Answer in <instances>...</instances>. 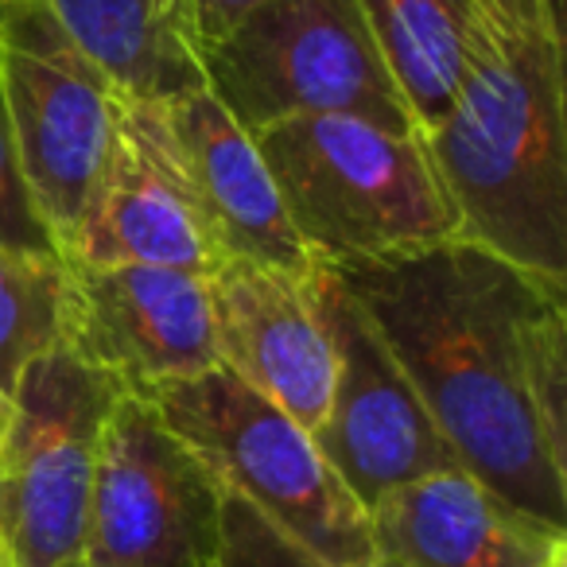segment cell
<instances>
[{
	"mask_svg": "<svg viewBox=\"0 0 567 567\" xmlns=\"http://www.w3.org/2000/svg\"><path fill=\"white\" fill-rule=\"evenodd\" d=\"M327 272L370 319L458 466L567 533L564 284L463 237Z\"/></svg>",
	"mask_w": 567,
	"mask_h": 567,
	"instance_id": "6da1fadb",
	"label": "cell"
},
{
	"mask_svg": "<svg viewBox=\"0 0 567 567\" xmlns=\"http://www.w3.org/2000/svg\"><path fill=\"white\" fill-rule=\"evenodd\" d=\"M420 136L458 214V237L567 284L559 17L520 20L497 0H474L458 94Z\"/></svg>",
	"mask_w": 567,
	"mask_h": 567,
	"instance_id": "7a4b0ae2",
	"label": "cell"
},
{
	"mask_svg": "<svg viewBox=\"0 0 567 567\" xmlns=\"http://www.w3.org/2000/svg\"><path fill=\"white\" fill-rule=\"evenodd\" d=\"M252 141L316 265H358L458 237L420 128L334 113L284 121Z\"/></svg>",
	"mask_w": 567,
	"mask_h": 567,
	"instance_id": "3957f363",
	"label": "cell"
},
{
	"mask_svg": "<svg viewBox=\"0 0 567 567\" xmlns=\"http://www.w3.org/2000/svg\"><path fill=\"white\" fill-rule=\"evenodd\" d=\"M141 396L203 458L221 489L249 502L311 556L331 567L373 564L378 548L365 509L327 466L311 432L257 389L214 365Z\"/></svg>",
	"mask_w": 567,
	"mask_h": 567,
	"instance_id": "277c9868",
	"label": "cell"
},
{
	"mask_svg": "<svg viewBox=\"0 0 567 567\" xmlns=\"http://www.w3.org/2000/svg\"><path fill=\"white\" fill-rule=\"evenodd\" d=\"M198 63L206 90L252 136L334 113L416 128L358 0H260Z\"/></svg>",
	"mask_w": 567,
	"mask_h": 567,
	"instance_id": "5b68a950",
	"label": "cell"
},
{
	"mask_svg": "<svg viewBox=\"0 0 567 567\" xmlns=\"http://www.w3.org/2000/svg\"><path fill=\"white\" fill-rule=\"evenodd\" d=\"M125 389L71 350L20 373L0 435V556L9 567H74L105 420Z\"/></svg>",
	"mask_w": 567,
	"mask_h": 567,
	"instance_id": "8992f818",
	"label": "cell"
},
{
	"mask_svg": "<svg viewBox=\"0 0 567 567\" xmlns=\"http://www.w3.org/2000/svg\"><path fill=\"white\" fill-rule=\"evenodd\" d=\"M0 97L55 245L71 237L117 133L121 90L79 51L43 0L0 4Z\"/></svg>",
	"mask_w": 567,
	"mask_h": 567,
	"instance_id": "52a82bcc",
	"label": "cell"
},
{
	"mask_svg": "<svg viewBox=\"0 0 567 567\" xmlns=\"http://www.w3.org/2000/svg\"><path fill=\"white\" fill-rule=\"evenodd\" d=\"M226 489L164 424L121 393L105 420L90 489L82 567H214Z\"/></svg>",
	"mask_w": 567,
	"mask_h": 567,
	"instance_id": "ba28073f",
	"label": "cell"
},
{
	"mask_svg": "<svg viewBox=\"0 0 567 567\" xmlns=\"http://www.w3.org/2000/svg\"><path fill=\"white\" fill-rule=\"evenodd\" d=\"M316 288L334 347V385L311 440L370 517L393 489L463 466L370 319L323 265L316 268Z\"/></svg>",
	"mask_w": 567,
	"mask_h": 567,
	"instance_id": "9c48e42d",
	"label": "cell"
},
{
	"mask_svg": "<svg viewBox=\"0 0 567 567\" xmlns=\"http://www.w3.org/2000/svg\"><path fill=\"white\" fill-rule=\"evenodd\" d=\"M59 347L125 393L198 378L218 365L210 284L183 268L63 260Z\"/></svg>",
	"mask_w": 567,
	"mask_h": 567,
	"instance_id": "30bf717a",
	"label": "cell"
},
{
	"mask_svg": "<svg viewBox=\"0 0 567 567\" xmlns=\"http://www.w3.org/2000/svg\"><path fill=\"white\" fill-rule=\"evenodd\" d=\"M59 257L79 265H159L203 276L221 265L183 167L167 105L121 97L110 159Z\"/></svg>",
	"mask_w": 567,
	"mask_h": 567,
	"instance_id": "8fae6325",
	"label": "cell"
},
{
	"mask_svg": "<svg viewBox=\"0 0 567 567\" xmlns=\"http://www.w3.org/2000/svg\"><path fill=\"white\" fill-rule=\"evenodd\" d=\"M206 284L218 365L288 412L303 432H316L334 385V347L316 272L221 260Z\"/></svg>",
	"mask_w": 567,
	"mask_h": 567,
	"instance_id": "7c38bea8",
	"label": "cell"
},
{
	"mask_svg": "<svg viewBox=\"0 0 567 567\" xmlns=\"http://www.w3.org/2000/svg\"><path fill=\"white\" fill-rule=\"evenodd\" d=\"M378 556L404 567H548L567 533L520 513L466 471H440L370 509Z\"/></svg>",
	"mask_w": 567,
	"mask_h": 567,
	"instance_id": "4fadbf2b",
	"label": "cell"
},
{
	"mask_svg": "<svg viewBox=\"0 0 567 567\" xmlns=\"http://www.w3.org/2000/svg\"><path fill=\"white\" fill-rule=\"evenodd\" d=\"M167 121L221 260L316 272L319 265L284 214L257 141L229 117L226 105L210 90H195L167 102Z\"/></svg>",
	"mask_w": 567,
	"mask_h": 567,
	"instance_id": "5bb4252c",
	"label": "cell"
},
{
	"mask_svg": "<svg viewBox=\"0 0 567 567\" xmlns=\"http://www.w3.org/2000/svg\"><path fill=\"white\" fill-rule=\"evenodd\" d=\"M79 51L141 102H175L206 90L187 0H43Z\"/></svg>",
	"mask_w": 567,
	"mask_h": 567,
	"instance_id": "9a60e30c",
	"label": "cell"
},
{
	"mask_svg": "<svg viewBox=\"0 0 567 567\" xmlns=\"http://www.w3.org/2000/svg\"><path fill=\"white\" fill-rule=\"evenodd\" d=\"M416 128L443 121L471 51L474 0H358Z\"/></svg>",
	"mask_w": 567,
	"mask_h": 567,
	"instance_id": "2e32d148",
	"label": "cell"
},
{
	"mask_svg": "<svg viewBox=\"0 0 567 567\" xmlns=\"http://www.w3.org/2000/svg\"><path fill=\"white\" fill-rule=\"evenodd\" d=\"M63 334V257L0 249V385L12 396L35 358Z\"/></svg>",
	"mask_w": 567,
	"mask_h": 567,
	"instance_id": "e0dca14e",
	"label": "cell"
},
{
	"mask_svg": "<svg viewBox=\"0 0 567 567\" xmlns=\"http://www.w3.org/2000/svg\"><path fill=\"white\" fill-rule=\"evenodd\" d=\"M214 567H331L319 556H311L303 544H296L288 533L260 517L249 502L226 489L221 502V548Z\"/></svg>",
	"mask_w": 567,
	"mask_h": 567,
	"instance_id": "ac0fdd59",
	"label": "cell"
},
{
	"mask_svg": "<svg viewBox=\"0 0 567 567\" xmlns=\"http://www.w3.org/2000/svg\"><path fill=\"white\" fill-rule=\"evenodd\" d=\"M0 249L59 257L55 237L35 210L32 187H28L24 164H20L17 141H12L9 113H4V97H0Z\"/></svg>",
	"mask_w": 567,
	"mask_h": 567,
	"instance_id": "d6986e66",
	"label": "cell"
},
{
	"mask_svg": "<svg viewBox=\"0 0 567 567\" xmlns=\"http://www.w3.org/2000/svg\"><path fill=\"white\" fill-rule=\"evenodd\" d=\"M257 4L260 0H187V28L195 48H210L214 40H221Z\"/></svg>",
	"mask_w": 567,
	"mask_h": 567,
	"instance_id": "ffe728a7",
	"label": "cell"
},
{
	"mask_svg": "<svg viewBox=\"0 0 567 567\" xmlns=\"http://www.w3.org/2000/svg\"><path fill=\"white\" fill-rule=\"evenodd\" d=\"M502 9H509L520 20H548L559 17V0H497Z\"/></svg>",
	"mask_w": 567,
	"mask_h": 567,
	"instance_id": "44dd1931",
	"label": "cell"
},
{
	"mask_svg": "<svg viewBox=\"0 0 567 567\" xmlns=\"http://www.w3.org/2000/svg\"><path fill=\"white\" fill-rule=\"evenodd\" d=\"M9 409H12V396L0 385V435H4V424H9Z\"/></svg>",
	"mask_w": 567,
	"mask_h": 567,
	"instance_id": "7402d4cb",
	"label": "cell"
},
{
	"mask_svg": "<svg viewBox=\"0 0 567 567\" xmlns=\"http://www.w3.org/2000/svg\"><path fill=\"white\" fill-rule=\"evenodd\" d=\"M370 567H404V564H396V559H385V556H373Z\"/></svg>",
	"mask_w": 567,
	"mask_h": 567,
	"instance_id": "603a6c76",
	"label": "cell"
},
{
	"mask_svg": "<svg viewBox=\"0 0 567 567\" xmlns=\"http://www.w3.org/2000/svg\"><path fill=\"white\" fill-rule=\"evenodd\" d=\"M548 567H567V556H559L556 564H548Z\"/></svg>",
	"mask_w": 567,
	"mask_h": 567,
	"instance_id": "cb8c5ba5",
	"label": "cell"
},
{
	"mask_svg": "<svg viewBox=\"0 0 567 567\" xmlns=\"http://www.w3.org/2000/svg\"><path fill=\"white\" fill-rule=\"evenodd\" d=\"M0 4H20V0H0Z\"/></svg>",
	"mask_w": 567,
	"mask_h": 567,
	"instance_id": "d4e9b609",
	"label": "cell"
},
{
	"mask_svg": "<svg viewBox=\"0 0 567 567\" xmlns=\"http://www.w3.org/2000/svg\"><path fill=\"white\" fill-rule=\"evenodd\" d=\"M0 567H9V559H4V556H0Z\"/></svg>",
	"mask_w": 567,
	"mask_h": 567,
	"instance_id": "484cf974",
	"label": "cell"
},
{
	"mask_svg": "<svg viewBox=\"0 0 567 567\" xmlns=\"http://www.w3.org/2000/svg\"><path fill=\"white\" fill-rule=\"evenodd\" d=\"M74 567H82V564H74Z\"/></svg>",
	"mask_w": 567,
	"mask_h": 567,
	"instance_id": "4316f807",
	"label": "cell"
}]
</instances>
